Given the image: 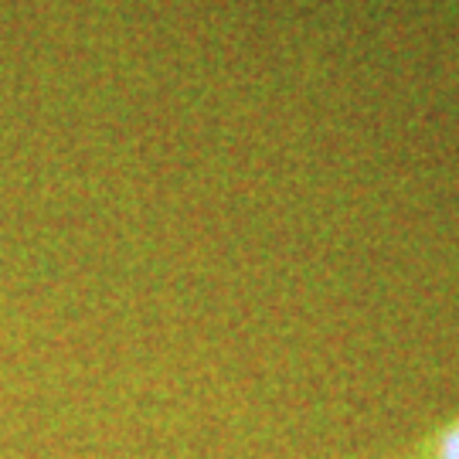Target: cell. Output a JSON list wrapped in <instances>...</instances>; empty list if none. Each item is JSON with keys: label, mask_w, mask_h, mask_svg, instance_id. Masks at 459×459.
<instances>
[{"label": "cell", "mask_w": 459, "mask_h": 459, "mask_svg": "<svg viewBox=\"0 0 459 459\" xmlns=\"http://www.w3.org/2000/svg\"><path fill=\"white\" fill-rule=\"evenodd\" d=\"M405 459H459V415L429 429L426 436L405 453Z\"/></svg>", "instance_id": "obj_1"}]
</instances>
